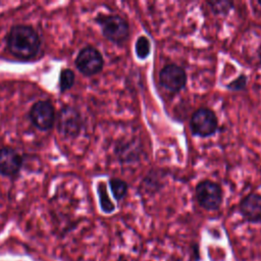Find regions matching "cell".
<instances>
[{"mask_svg": "<svg viewBox=\"0 0 261 261\" xmlns=\"http://www.w3.org/2000/svg\"><path fill=\"white\" fill-rule=\"evenodd\" d=\"M40 44L38 33L29 25H14L7 35V48L13 56L19 59L33 58L38 53Z\"/></svg>", "mask_w": 261, "mask_h": 261, "instance_id": "6da1fadb", "label": "cell"}, {"mask_svg": "<svg viewBox=\"0 0 261 261\" xmlns=\"http://www.w3.org/2000/svg\"><path fill=\"white\" fill-rule=\"evenodd\" d=\"M97 21L103 36L115 44H122L129 36L128 23L119 15H99Z\"/></svg>", "mask_w": 261, "mask_h": 261, "instance_id": "7a4b0ae2", "label": "cell"}, {"mask_svg": "<svg viewBox=\"0 0 261 261\" xmlns=\"http://www.w3.org/2000/svg\"><path fill=\"white\" fill-rule=\"evenodd\" d=\"M217 126V117L208 108H199L193 113L190 120L191 132L193 135L201 138H207L215 134Z\"/></svg>", "mask_w": 261, "mask_h": 261, "instance_id": "3957f363", "label": "cell"}, {"mask_svg": "<svg viewBox=\"0 0 261 261\" xmlns=\"http://www.w3.org/2000/svg\"><path fill=\"white\" fill-rule=\"evenodd\" d=\"M196 198L201 207L206 210H216L222 202L220 186L211 180H203L197 185Z\"/></svg>", "mask_w": 261, "mask_h": 261, "instance_id": "277c9868", "label": "cell"}, {"mask_svg": "<svg viewBox=\"0 0 261 261\" xmlns=\"http://www.w3.org/2000/svg\"><path fill=\"white\" fill-rule=\"evenodd\" d=\"M104 60L101 53L94 47L88 46L83 48L76 58L75 66L85 75H94L103 68Z\"/></svg>", "mask_w": 261, "mask_h": 261, "instance_id": "5b68a950", "label": "cell"}, {"mask_svg": "<svg viewBox=\"0 0 261 261\" xmlns=\"http://www.w3.org/2000/svg\"><path fill=\"white\" fill-rule=\"evenodd\" d=\"M159 81L164 89L176 93L185 88L187 84V73L182 67L176 64H168L161 69Z\"/></svg>", "mask_w": 261, "mask_h": 261, "instance_id": "8992f818", "label": "cell"}, {"mask_svg": "<svg viewBox=\"0 0 261 261\" xmlns=\"http://www.w3.org/2000/svg\"><path fill=\"white\" fill-rule=\"evenodd\" d=\"M30 118L39 129H49L55 120L54 107L48 101H38L31 108Z\"/></svg>", "mask_w": 261, "mask_h": 261, "instance_id": "52a82bcc", "label": "cell"}, {"mask_svg": "<svg viewBox=\"0 0 261 261\" xmlns=\"http://www.w3.org/2000/svg\"><path fill=\"white\" fill-rule=\"evenodd\" d=\"M82 126L80 113L72 107L66 106L61 109L58 116V129L66 137L76 136Z\"/></svg>", "mask_w": 261, "mask_h": 261, "instance_id": "ba28073f", "label": "cell"}, {"mask_svg": "<svg viewBox=\"0 0 261 261\" xmlns=\"http://www.w3.org/2000/svg\"><path fill=\"white\" fill-rule=\"evenodd\" d=\"M242 216L251 223H261V195L252 193L240 202Z\"/></svg>", "mask_w": 261, "mask_h": 261, "instance_id": "9c48e42d", "label": "cell"}, {"mask_svg": "<svg viewBox=\"0 0 261 261\" xmlns=\"http://www.w3.org/2000/svg\"><path fill=\"white\" fill-rule=\"evenodd\" d=\"M22 164L21 156L12 148L0 149V173L5 176H14Z\"/></svg>", "mask_w": 261, "mask_h": 261, "instance_id": "30bf717a", "label": "cell"}, {"mask_svg": "<svg viewBox=\"0 0 261 261\" xmlns=\"http://www.w3.org/2000/svg\"><path fill=\"white\" fill-rule=\"evenodd\" d=\"M98 195H99V202H100V206L101 209L105 212V213H111L114 211L115 206L112 203V201L110 200V198L108 197V193L106 190V185L104 182H100L98 185Z\"/></svg>", "mask_w": 261, "mask_h": 261, "instance_id": "8fae6325", "label": "cell"}, {"mask_svg": "<svg viewBox=\"0 0 261 261\" xmlns=\"http://www.w3.org/2000/svg\"><path fill=\"white\" fill-rule=\"evenodd\" d=\"M109 186L115 200L120 201L121 199L124 198L127 192V185L125 181L119 178H111L109 180Z\"/></svg>", "mask_w": 261, "mask_h": 261, "instance_id": "7c38bea8", "label": "cell"}, {"mask_svg": "<svg viewBox=\"0 0 261 261\" xmlns=\"http://www.w3.org/2000/svg\"><path fill=\"white\" fill-rule=\"evenodd\" d=\"M135 51L140 59H146L151 52L150 41L146 36H140L135 44Z\"/></svg>", "mask_w": 261, "mask_h": 261, "instance_id": "4fadbf2b", "label": "cell"}, {"mask_svg": "<svg viewBox=\"0 0 261 261\" xmlns=\"http://www.w3.org/2000/svg\"><path fill=\"white\" fill-rule=\"evenodd\" d=\"M74 83V73L71 69H62L59 77V88L61 92L67 91L72 87Z\"/></svg>", "mask_w": 261, "mask_h": 261, "instance_id": "5bb4252c", "label": "cell"}, {"mask_svg": "<svg viewBox=\"0 0 261 261\" xmlns=\"http://www.w3.org/2000/svg\"><path fill=\"white\" fill-rule=\"evenodd\" d=\"M207 4L215 14H226L233 6L230 1H209Z\"/></svg>", "mask_w": 261, "mask_h": 261, "instance_id": "9a60e30c", "label": "cell"}, {"mask_svg": "<svg viewBox=\"0 0 261 261\" xmlns=\"http://www.w3.org/2000/svg\"><path fill=\"white\" fill-rule=\"evenodd\" d=\"M247 76L245 74H241L239 75L236 80H233L232 82H230L226 87L231 90V91H241L243 89L246 88L247 86Z\"/></svg>", "mask_w": 261, "mask_h": 261, "instance_id": "2e32d148", "label": "cell"}, {"mask_svg": "<svg viewBox=\"0 0 261 261\" xmlns=\"http://www.w3.org/2000/svg\"><path fill=\"white\" fill-rule=\"evenodd\" d=\"M168 261H182V260L180 258H177V257H172Z\"/></svg>", "mask_w": 261, "mask_h": 261, "instance_id": "e0dca14e", "label": "cell"}, {"mask_svg": "<svg viewBox=\"0 0 261 261\" xmlns=\"http://www.w3.org/2000/svg\"><path fill=\"white\" fill-rule=\"evenodd\" d=\"M258 4H259V5H261V1H258Z\"/></svg>", "mask_w": 261, "mask_h": 261, "instance_id": "ac0fdd59", "label": "cell"}]
</instances>
